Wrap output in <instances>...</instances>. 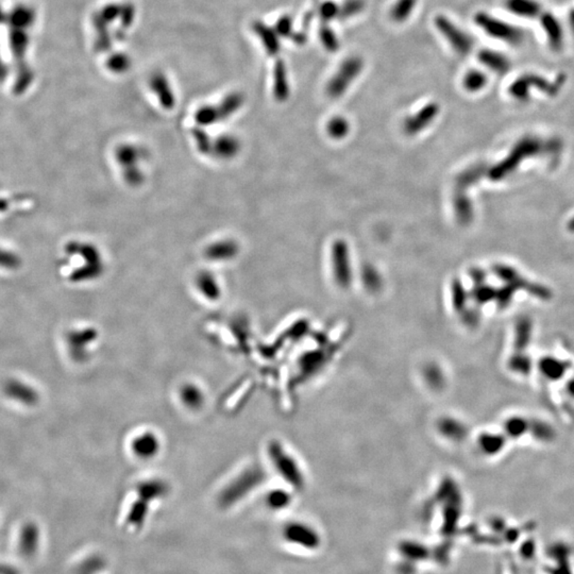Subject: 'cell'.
<instances>
[{"mask_svg": "<svg viewBox=\"0 0 574 574\" xmlns=\"http://www.w3.org/2000/svg\"><path fill=\"white\" fill-rule=\"evenodd\" d=\"M474 23L480 27L489 37L503 42L510 46H520L525 41L522 29L506 20L495 18L486 12L475 14Z\"/></svg>", "mask_w": 574, "mask_h": 574, "instance_id": "1", "label": "cell"}, {"mask_svg": "<svg viewBox=\"0 0 574 574\" xmlns=\"http://www.w3.org/2000/svg\"><path fill=\"white\" fill-rule=\"evenodd\" d=\"M363 67L364 62L359 56H349L342 61L337 71L328 83L327 94L329 95V97L333 100L342 97L351 83L359 77Z\"/></svg>", "mask_w": 574, "mask_h": 574, "instance_id": "2", "label": "cell"}, {"mask_svg": "<svg viewBox=\"0 0 574 574\" xmlns=\"http://www.w3.org/2000/svg\"><path fill=\"white\" fill-rule=\"evenodd\" d=\"M565 81V77L556 78L550 82L542 76L525 73L513 82L510 88V95L516 100H525L529 97L530 90L537 88L548 95H556Z\"/></svg>", "mask_w": 574, "mask_h": 574, "instance_id": "3", "label": "cell"}, {"mask_svg": "<svg viewBox=\"0 0 574 574\" xmlns=\"http://www.w3.org/2000/svg\"><path fill=\"white\" fill-rule=\"evenodd\" d=\"M261 480H262L261 473L256 469L244 471L222 491L220 503L224 508L234 506L241 498L246 497L249 491L254 489V487L261 483Z\"/></svg>", "mask_w": 574, "mask_h": 574, "instance_id": "4", "label": "cell"}, {"mask_svg": "<svg viewBox=\"0 0 574 574\" xmlns=\"http://www.w3.org/2000/svg\"><path fill=\"white\" fill-rule=\"evenodd\" d=\"M435 27L447 40L454 52L460 56H467L470 54L474 46L472 37L465 32L464 30L456 26L451 20L445 16H437L434 20Z\"/></svg>", "mask_w": 574, "mask_h": 574, "instance_id": "5", "label": "cell"}, {"mask_svg": "<svg viewBox=\"0 0 574 574\" xmlns=\"http://www.w3.org/2000/svg\"><path fill=\"white\" fill-rule=\"evenodd\" d=\"M269 452L275 469L281 473L282 477H286L289 482H294V484H300V471L293 458L286 453L279 443L271 445Z\"/></svg>", "mask_w": 574, "mask_h": 574, "instance_id": "6", "label": "cell"}, {"mask_svg": "<svg viewBox=\"0 0 574 574\" xmlns=\"http://www.w3.org/2000/svg\"><path fill=\"white\" fill-rule=\"evenodd\" d=\"M130 449L136 458L149 460L155 458L161 450V441L155 433L146 431L138 433L132 438Z\"/></svg>", "mask_w": 574, "mask_h": 574, "instance_id": "7", "label": "cell"}, {"mask_svg": "<svg viewBox=\"0 0 574 574\" xmlns=\"http://www.w3.org/2000/svg\"><path fill=\"white\" fill-rule=\"evenodd\" d=\"M332 263H333L334 277L338 285L348 287L351 282L350 263H349L348 248L344 241H336L332 248Z\"/></svg>", "mask_w": 574, "mask_h": 574, "instance_id": "8", "label": "cell"}, {"mask_svg": "<svg viewBox=\"0 0 574 574\" xmlns=\"http://www.w3.org/2000/svg\"><path fill=\"white\" fill-rule=\"evenodd\" d=\"M540 25L546 37L549 47L553 52H561L565 45V32L563 25L552 12H542L539 18Z\"/></svg>", "mask_w": 574, "mask_h": 574, "instance_id": "9", "label": "cell"}, {"mask_svg": "<svg viewBox=\"0 0 574 574\" xmlns=\"http://www.w3.org/2000/svg\"><path fill=\"white\" fill-rule=\"evenodd\" d=\"M438 113V104H435V102L426 104L421 110L418 111L415 115H412L405 121V131L407 134H411V136L422 131L434 121Z\"/></svg>", "mask_w": 574, "mask_h": 574, "instance_id": "10", "label": "cell"}, {"mask_svg": "<svg viewBox=\"0 0 574 574\" xmlns=\"http://www.w3.org/2000/svg\"><path fill=\"white\" fill-rule=\"evenodd\" d=\"M504 7L513 16L525 20H536L544 9L538 0H504Z\"/></svg>", "mask_w": 574, "mask_h": 574, "instance_id": "11", "label": "cell"}, {"mask_svg": "<svg viewBox=\"0 0 574 574\" xmlns=\"http://www.w3.org/2000/svg\"><path fill=\"white\" fill-rule=\"evenodd\" d=\"M477 59L486 68L491 69V71L498 73V75H504V73H508L510 67H512L510 59L506 54L497 52V50L482 49L477 54Z\"/></svg>", "mask_w": 574, "mask_h": 574, "instance_id": "12", "label": "cell"}, {"mask_svg": "<svg viewBox=\"0 0 574 574\" xmlns=\"http://www.w3.org/2000/svg\"><path fill=\"white\" fill-rule=\"evenodd\" d=\"M253 30L256 35L260 37L267 54L270 56H277L280 48H281V44H280V37L277 31L262 22L254 23Z\"/></svg>", "mask_w": 574, "mask_h": 574, "instance_id": "13", "label": "cell"}, {"mask_svg": "<svg viewBox=\"0 0 574 574\" xmlns=\"http://www.w3.org/2000/svg\"><path fill=\"white\" fill-rule=\"evenodd\" d=\"M273 95L279 102H284L289 96V76L282 60L277 61L273 68Z\"/></svg>", "mask_w": 574, "mask_h": 574, "instance_id": "14", "label": "cell"}, {"mask_svg": "<svg viewBox=\"0 0 574 574\" xmlns=\"http://www.w3.org/2000/svg\"><path fill=\"white\" fill-rule=\"evenodd\" d=\"M150 86L153 92L159 97L162 106L166 109H172L174 106V97L170 88L167 78L162 73H155L151 77Z\"/></svg>", "mask_w": 574, "mask_h": 574, "instance_id": "15", "label": "cell"}, {"mask_svg": "<svg viewBox=\"0 0 574 574\" xmlns=\"http://www.w3.org/2000/svg\"><path fill=\"white\" fill-rule=\"evenodd\" d=\"M5 390L10 398L16 399L27 405H35L39 398L37 392L32 388L18 381H9L6 384Z\"/></svg>", "mask_w": 574, "mask_h": 574, "instance_id": "16", "label": "cell"}, {"mask_svg": "<svg viewBox=\"0 0 574 574\" xmlns=\"http://www.w3.org/2000/svg\"><path fill=\"white\" fill-rule=\"evenodd\" d=\"M179 397H180L183 405L189 409H201L205 402V393L194 383H189V384L182 385L180 393H179Z\"/></svg>", "mask_w": 574, "mask_h": 574, "instance_id": "17", "label": "cell"}, {"mask_svg": "<svg viewBox=\"0 0 574 574\" xmlns=\"http://www.w3.org/2000/svg\"><path fill=\"white\" fill-rule=\"evenodd\" d=\"M40 532L35 523H27L23 527L20 537V550L25 556L30 557L37 552Z\"/></svg>", "mask_w": 574, "mask_h": 574, "instance_id": "18", "label": "cell"}, {"mask_svg": "<svg viewBox=\"0 0 574 574\" xmlns=\"http://www.w3.org/2000/svg\"><path fill=\"white\" fill-rule=\"evenodd\" d=\"M95 30H96V43L95 48L98 52H107L112 47V37L109 31V24L104 20L100 13H96L92 18Z\"/></svg>", "mask_w": 574, "mask_h": 574, "instance_id": "19", "label": "cell"}, {"mask_svg": "<svg viewBox=\"0 0 574 574\" xmlns=\"http://www.w3.org/2000/svg\"><path fill=\"white\" fill-rule=\"evenodd\" d=\"M96 338L94 331H82L71 334L68 337L69 348L73 351V357L81 359L83 357L86 345H90Z\"/></svg>", "mask_w": 574, "mask_h": 574, "instance_id": "20", "label": "cell"}, {"mask_svg": "<svg viewBox=\"0 0 574 574\" xmlns=\"http://www.w3.org/2000/svg\"><path fill=\"white\" fill-rule=\"evenodd\" d=\"M417 0H397L390 9V18L398 24L407 22L415 10Z\"/></svg>", "mask_w": 574, "mask_h": 574, "instance_id": "21", "label": "cell"}, {"mask_svg": "<svg viewBox=\"0 0 574 574\" xmlns=\"http://www.w3.org/2000/svg\"><path fill=\"white\" fill-rule=\"evenodd\" d=\"M489 82V78L479 69H471L465 75L462 85L468 92H474L483 90Z\"/></svg>", "mask_w": 574, "mask_h": 574, "instance_id": "22", "label": "cell"}, {"mask_svg": "<svg viewBox=\"0 0 574 574\" xmlns=\"http://www.w3.org/2000/svg\"><path fill=\"white\" fill-rule=\"evenodd\" d=\"M243 102V96L239 92H233V94L229 95L228 97L222 102L220 109H218L220 116L227 117L232 114V113L241 108Z\"/></svg>", "mask_w": 574, "mask_h": 574, "instance_id": "23", "label": "cell"}, {"mask_svg": "<svg viewBox=\"0 0 574 574\" xmlns=\"http://www.w3.org/2000/svg\"><path fill=\"white\" fill-rule=\"evenodd\" d=\"M131 66V60L126 54H113L107 61L109 71L115 73H123Z\"/></svg>", "mask_w": 574, "mask_h": 574, "instance_id": "24", "label": "cell"}, {"mask_svg": "<svg viewBox=\"0 0 574 574\" xmlns=\"http://www.w3.org/2000/svg\"><path fill=\"white\" fill-rule=\"evenodd\" d=\"M327 130L328 133H329L331 138L340 140V138H345L349 132L348 121H347L344 117H333V119L328 123Z\"/></svg>", "mask_w": 574, "mask_h": 574, "instance_id": "25", "label": "cell"}, {"mask_svg": "<svg viewBox=\"0 0 574 574\" xmlns=\"http://www.w3.org/2000/svg\"><path fill=\"white\" fill-rule=\"evenodd\" d=\"M319 37L325 49L329 50L330 52H337L338 47H340L337 37L328 25L321 26V30H319Z\"/></svg>", "mask_w": 574, "mask_h": 574, "instance_id": "26", "label": "cell"}, {"mask_svg": "<svg viewBox=\"0 0 574 574\" xmlns=\"http://www.w3.org/2000/svg\"><path fill=\"white\" fill-rule=\"evenodd\" d=\"M365 7L363 0H346L342 6H340V16L338 18L342 20L357 16Z\"/></svg>", "mask_w": 574, "mask_h": 574, "instance_id": "27", "label": "cell"}, {"mask_svg": "<svg viewBox=\"0 0 574 574\" xmlns=\"http://www.w3.org/2000/svg\"><path fill=\"white\" fill-rule=\"evenodd\" d=\"M319 14H321V20L323 22L329 23L330 20H334V18H338V16H340V6L332 1V0H328V1L321 4Z\"/></svg>", "mask_w": 574, "mask_h": 574, "instance_id": "28", "label": "cell"}, {"mask_svg": "<svg viewBox=\"0 0 574 574\" xmlns=\"http://www.w3.org/2000/svg\"><path fill=\"white\" fill-rule=\"evenodd\" d=\"M275 30L277 31L279 37H289L293 39L295 32L293 30V20L289 16H282L281 18L277 20L275 23Z\"/></svg>", "mask_w": 574, "mask_h": 574, "instance_id": "29", "label": "cell"}, {"mask_svg": "<svg viewBox=\"0 0 574 574\" xmlns=\"http://www.w3.org/2000/svg\"><path fill=\"white\" fill-rule=\"evenodd\" d=\"M134 18H136V7L130 3L124 4L121 5V28L128 29L133 24Z\"/></svg>", "mask_w": 574, "mask_h": 574, "instance_id": "30", "label": "cell"}, {"mask_svg": "<svg viewBox=\"0 0 574 574\" xmlns=\"http://www.w3.org/2000/svg\"><path fill=\"white\" fill-rule=\"evenodd\" d=\"M218 109L214 107H205L197 113V121L201 124H211L220 117Z\"/></svg>", "mask_w": 574, "mask_h": 574, "instance_id": "31", "label": "cell"}, {"mask_svg": "<svg viewBox=\"0 0 574 574\" xmlns=\"http://www.w3.org/2000/svg\"><path fill=\"white\" fill-rule=\"evenodd\" d=\"M121 5L117 4H110V5L104 6L102 11L100 12V16L104 18L108 24L114 22L115 20L119 18L121 16Z\"/></svg>", "mask_w": 574, "mask_h": 574, "instance_id": "32", "label": "cell"}, {"mask_svg": "<svg viewBox=\"0 0 574 574\" xmlns=\"http://www.w3.org/2000/svg\"><path fill=\"white\" fill-rule=\"evenodd\" d=\"M287 496L282 491H273L268 497V502L273 508H281L287 503Z\"/></svg>", "mask_w": 574, "mask_h": 574, "instance_id": "33", "label": "cell"}, {"mask_svg": "<svg viewBox=\"0 0 574 574\" xmlns=\"http://www.w3.org/2000/svg\"><path fill=\"white\" fill-rule=\"evenodd\" d=\"M125 35H126L125 29L119 28L117 29L116 31H115V39H116L117 41H124V39H125Z\"/></svg>", "mask_w": 574, "mask_h": 574, "instance_id": "34", "label": "cell"}, {"mask_svg": "<svg viewBox=\"0 0 574 574\" xmlns=\"http://www.w3.org/2000/svg\"><path fill=\"white\" fill-rule=\"evenodd\" d=\"M569 26L570 29H571L572 33L574 35V8L573 9L570 11L569 13Z\"/></svg>", "mask_w": 574, "mask_h": 574, "instance_id": "35", "label": "cell"}]
</instances>
